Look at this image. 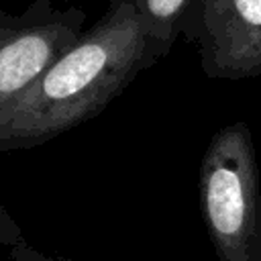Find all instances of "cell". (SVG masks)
<instances>
[{
  "label": "cell",
  "mask_w": 261,
  "mask_h": 261,
  "mask_svg": "<svg viewBox=\"0 0 261 261\" xmlns=\"http://www.w3.org/2000/svg\"><path fill=\"white\" fill-rule=\"evenodd\" d=\"M71 35L59 24L10 31L0 39V112L18 100L69 47Z\"/></svg>",
  "instance_id": "cell-4"
},
{
  "label": "cell",
  "mask_w": 261,
  "mask_h": 261,
  "mask_svg": "<svg viewBox=\"0 0 261 261\" xmlns=\"http://www.w3.org/2000/svg\"><path fill=\"white\" fill-rule=\"evenodd\" d=\"M200 210L218 261H261V192L251 130L220 128L200 165Z\"/></svg>",
  "instance_id": "cell-2"
},
{
  "label": "cell",
  "mask_w": 261,
  "mask_h": 261,
  "mask_svg": "<svg viewBox=\"0 0 261 261\" xmlns=\"http://www.w3.org/2000/svg\"><path fill=\"white\" fill-rule=\"evenodd\" d=\"M188 0H145V10L151 18L171 20L179 14Z\"/></svg>",
  "instance_id": "cell-5"
},
{
  "label": "cell",
  "mask_w": 261,
  "mask_h": 261,
  "mask_svg": "<svg viewBox=\"0 0 261 261\" xmlns=\"http://www.w3.org/2000/svg\"><path fill=\"white\" fill-rule=\"evenodd\" d=\"M143 51V24L122 2L0 112V149L45 141L100 112L133 77Z\"/></svg>",
  "instance_id": "cell-1"
},
{
  "label": "cell",
  "mask_w": 261,
  "mask_h": 261,
  "mask_svg": "<svg viewBox=\"0 0 261 261\" xmlns=\"http://www.w3.org/2000/svg\"><path fill=\"white\" fill-rule=\"evenodd\" d=\"M212 65L224 77L261 71V0H204Z\"/></svg>",
  "instance_id": "cell-3"
},
{
  "label": "cell",
  "mask_w": 261,
  "mask_h": 261,
  "mask_svg": "<svg viewBox=\"0 0 261 261\" xmlns=\"http://www.w3.org/2000/svg\"><path fill=\"white\" fill-rule=\"evenodd\" d=\"M8 261H69V259H65V257H49V255L33 249L29 243L20 241V243L12 245Z\"/></svg>",
  "instance_id": "cell-6"
}]
</instances>
